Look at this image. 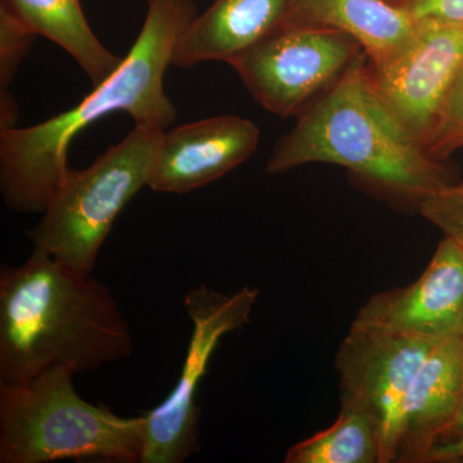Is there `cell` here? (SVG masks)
I'll list each match as a JSON object with an SVG mask.
<instances>
[{"label": "cell", "instance_id": "cell-17", "mask_svg": "<svg viewBox=\"0 0 463 463\" xmlns=\"http://www.w3.org/2000/svg\"><path fill=\"white\" fill-rule=\"evenodd\" d=\"M463 148V63L448 91L437 123L425 145L426 154L438 161Z\"/></svg>", "mask_w": 463, "mask_h": 463}, {"label": "cell", "instance_id": "cell-19", "mask_svg": "<svg viewBox=\"0 0 463 463\" xmlns=\"http://www.w3.org/2000/svg\"><path fill=\"white\" fill-rule=\"evenodd\" d=\"M423 218L463 248V181L452 183L419 203Z\"/></svg>", "mask_w": 463, "mask_h": 463}, {"label": "cell", "instance_id": "cell-22", "mask_svg": "<svg viewBox=\"0 0 463 463\" xmlns=\"http://www.w3.org/2000/svg\"><path fill=\"white\" fill-rule=\"evenodd\" d=\"M17 103L8 90H2L0 97V132L17 127Z\"/></svg>", "mask_w": 463, "mask_h": 463}, {"label": "cell", "instance_id": "cell-12", "mask_svg": "<svg viewBox=\"0 0 463 463\" xmlns=\"http://www.w3.org/2000/svg\"><path fill=\"white\" fill-rule=\"evenodd\" d=\"M462 383L463 335L438 340L408 392L397 462H426L458 412Z\"/></svg>", "mask_w": 463, "mask_h": 463}, {"label": "cell", "instance_id": "cell-2", "mask_svg": "<svg viewBox=\"0 0 463 463\" xmlns=\"http://www.w3.org/2000/svg\"><path fill=\"white\" fill-rule=\"evenodd\" d=\"M134 339L111 289L33 250L0 268V383H23L52 368L96 371L133 354Z\"/></svg>", "mask_w": 463, "mask_h": 463}, {"label": "cell", "instance_id": "cell-8", "mask_svg": "<svg viewBox=\"0 0 463 463\" xmlns=\"http://www.w3.org/2000/svg\"><path fill=\"white\" fill-rule=\"evenodd\" d=\"M437 341L350 327L341 344L336 356L341 407L355 408L373 421L380 463L397 462L408 392Z\"/></svg>", "mask_w": 463, "mask_h": 463}, {"label": "cell", "instance_id": "cell-1", "mask_svg": "<svg viewBox=\"0 0 463 463\" xmlns=\"http://www.w3.org/2000/svg\"><path fill=\"white\" fill-rule=\"evenodd\" d=\"M194 17V0H147L138 38L114 74L62 114L0 132V194L9 210L44 213L71 169L72 139L99 118L121 111L136 125L166 130L175 123L178 112L164 78L176 42Z\"/></svg>", "mask_w": 463, "mask_h": 463}, {"label": "cell", "instance_id": "cell-21", "mask_svg": "<svg viewBox=\"0 0 463 463\" xmlns=\"http://www.w3.org/2000/svg\"><path fill=\"white\" fill-rule=\"evenodd\" d=\"M463 435L452 440L443 441L432 448L426 462H462Z\"/></svg>", "mask_w": 463, "mask_h": 463}, {"label": "cell", "instance_id": "cell-20", "mask_svg": "<svg viewBox=\"0 0 463 463\" xmlns=\"http://www.w3.org/2000/svg\"><path fill=\"white\" fill-rule=\"evenodd\" d=\"M402 8L414 21L440 20L463 25V0H408Z\"/></svg>", "mask_w": 463, "mask_h": 463}, {"label": "cell", "instance_id": "cell-5", "mask_svg": "<svg viewBox=\"0 0 463 463\" xmlns=\"http://www.w3.org/2000/svg\"><path fill=\"white\" fill-rule=\"evenodd\" d=\"M165 130L136 125L90 166L70 169L39 223L27 232L33 250L93 274L116 218L148 187Z\"/></svg>", "mask_w": 463, "mask_h": 463}, {"label": "cell", "instance_id": "cell-10", "mask_svg": "<svg viewBox=\"0 0 463 463\" xmlns=\"http://www.w3.org/2000/svg\"><path fill=\"white\" fill-rule=\"evenodd\" d=\"M352 327L441 340L463 335V248L444 237L417 281L373 295Z\"/></svg>", "mask_w": 463, "mask_h": 463}, {"label": "cell", "instance_id": "cell-7", "mask_svg": "<svg viewBox=\"0 0 463 463\" xmlns=\"http://www.w3.org/2000/svg\"><path fill=\"white\" fill-rule=\"evenodd\" d=\"M364 53L352 36L337 30L283 26L231 66L261 108L289 118L300 114Z\"/></svg>", "mask_w": 463, "mask_h": 463}, {"label": "cell", "instance_id": "cell-4", "mask_svg": "<svg viewBox=\"0 0 463 463\" xmlns=\"http://www.w3.org/2000/svg\"><path fill=\"white\" fill-rule=\"evenodd\" d=\"M75 374L58 367L27 383H0V463H142L145 414L121 417L85 401Z\"/></svg>", "mask_w": 463, "mask_h": 463}, {"label": "cell", "instance_id": "cell-3", "mask_svg": "<svg viewBox=\"0 0 463 463\" xmlns=\"http://www.w3.org/2000/svg\"><path fill=\"white\" fill-rule=\"evenodd\" d=\"M312 163L346 167L417 203L455 183L449 167L429 156L381 99L364 53L298 115L265 170L277 175Z\"/></svg>", "mask_w": 463, "mask_h": 463}, {"label": "cell", "instance_id": "cell-14", "mask_svg": "<svg viewBox=\"0 0 463 463\" xmlns=\"http://www.w3.org/2000/svg\"><path fill=\"white\" fill-rule=\"evenodd\" d=\"M285 26L346 33L361 45L373 69L392 62L417 32V21L386 0H295Z\"/></svg>", "mask_w": 463, "mask_h": 463}, {"label": "cell", "instance_id": "cell-16", "mask_svg": "<svg viewBox=\"0 0 463 463\" xmlns=\"http://www.w3.org/2000/svg\"><path fill=\"white\" fill-rule=\"evenodd\" d=\"M285 462L380 463L376 429L361 411L341 407L330 428L289 448Z\"/></svg>", "mask_w": 463, "mask_h": 463}, {"label": "cell", "instance_id": "cell-24", "mask_svg": "<svg viewBox=\"0 0 463 463\" xmlns=\"http://www.w3.org/2000/svg\"><path fill=\"white\" fill-rule=\"evenodd\" d=\"M386 2L392 3V5H398V7H403L408 0H386Z\"/></svg>", "mask_w": 463, "mask_h": 463}, {"label": "cell", "instance_id": "cell-18", "mask_svg": "<svg viewBox=\"0 0 463 463\" xmlns=\"http://www.w3.org/2000/svg\"><path fill=\"white\" fill-rule=\"evenodd\" d=\"M36 33L26 25L7 0L0 3V90H8L18 67L32 48Z\"/></svg>", "mask_w": 463, "mask_h": 463}, {"label": "cell", "instance_id": "cell-6", "mask_svg": "<svg viewBox=\"0 0 463 463\" xmlns=\"http://www.w3.org/2000/svg\"><path fill=\"white\" fill-rule=\"evenodd\" d=\"M259 298L257 288L223 294L200 285L183 298L192 325L190 343L179 379L170 394L146 417L142 463H183L201 448V383L225 335L248 325Z\"/></svg>", "mask_w": 463, "mask_h": 463}, {"label": "cell", "instance_id": "cell-15", "mask_svg": "<svg viewBox=\"0 0 463 463\" xmlns=\"http://www.w3.org/2000/svg\"><path fill=\"white\" fill-rule=\"evenodd\" d=\"M36 35L50 39L74 58L91 84L114 74L124 57L116 56L97 38L80 0H7Z\"/></svg>", "mask_w": 463, "mask_h": 463}, {"label": "cell", "instance_id": "cell-9", "mask_svg": "<svg viewBox=\"0 0 463 463\" xmlns=\"http://www.w3.org/2000/svg\"><path fill=\"white\" fill-rule=\"evenodd\" d=\"M463 63V25L417 21L411 44L383 69L368 74L383 102L422 147Z\"/></svg>", "mask_w": 463, "mask_h": 463}, {"label": "cell", "instance_id": "cell-23", "mask_svg": "<svg viewBox=\"0 0 463 463\" xmlns=\"http://www.w3.org/2000/svg\"><path fill=\"white\" fill-rule=\"evenodd\" d=\"M463 435V383H462V394L461 402H459L458 412H457L455 420H453L452 425L448 429L446 435L441 439L440 443L443 441L452 440ZM439 444V443H438Z\"/></svg>", "mask_w": 463, "mask_h": 463}, {"label": "cell", "instance_id": "cell-13", "mask_svg": "<svg viewBox=\"0 0 463 463\" xmlns=\"http://www.w3.org/2000/svg\"><path fill=\"white\" fill-rule=\"evenodd\" d=\"M295 0H215L183 32L172 66L190 69L218 61L231 65L288 23Z\"/></svg>", "mask_w": 463, "mask_h": 463}, {"label": "cell", "instance_id": "cell-11", "mask_svg": "<svg viewBox=\"0 0 463 463\" xmlns=\"http://www.w3.org/2000/svg\"><path fill=\"white\" fill-rule=\"evenodd\" d=\"M260 130L249 118L214 116L164 132L148 188L184 194L218 181L257 151Z\"/></svg>", "mask_w": 463, "mask_h": 463}]
</instances>
